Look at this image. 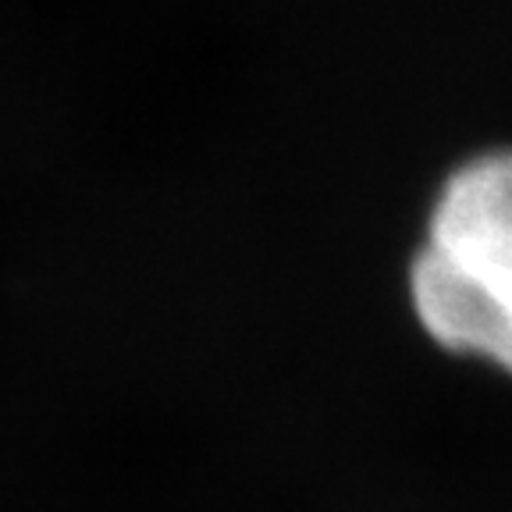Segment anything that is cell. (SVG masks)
<instances>
[{
	"instance_id": "1",
	"label": "cell",
	"mask_w": 512,
	"mask_h": 512,
	"mask_svg": "<svg viewBox=\"0 0 512 512\" xmlns=\"http://www.w3.org/2000/svg\"><path fill=\"white\" fill-rule=\"evenodd\" d=\"M406 306L434 349L512 381V143L463 157L431 192Z\"/></svg>"
}]
</instances>
